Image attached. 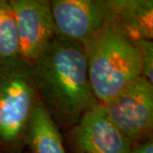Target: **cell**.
Masks as SVG:
<instances>
[{
    "mask_svg": "<svg viewBox=\"0 0 153 153\" xmlns=\"http://www.w3.org/2000/svg\"><path fill=\"white\" fill-rule=\"evenodd\" d=\"M31 68L39 100L60 130L70 129L100 104L80 43L55 37Z\"/></svg>",
    "mask_w": 153,
    "mask_h": 153,
    "instance_id": "obj_1",
    "label": "cell"
},
{
    "mask_svg": "<svg viewBox=\"0 0 153 153\" xmlns=\"http://www.w3.org/2000/svg\"><path fill=\"white\" fill-rule=\"evenodd\" d=\"M88 74L100 104H106L141 76L140 55L133 40L110 14L103 26L82 44Z\"/></svg>",
    "mask_w": 153,
    "mask_h": 153,
    "instance_id": "obj_2",
    "label": "cell"
},
{
    "mask_svg": "<svg viewBox=\"0 0 153 153\" xmlns=\"http://www.w3.org/2000/svg\"><path fill=\"white\" fill-rule=\"evenodd\" d=\"M38 100L31 66L19 57L0 60V153H22Z\"/></svg>",
    "mask_w": 153,
    "mask_h": 153,
    "instance_id": "obj_3",
    "label": "cell"
},
{
    "mask_svg": "<svg viewBox=\"0 0 153 153\" xmlns=\"http://www.w3.org/2000/svg\"><path fill=\"white\" fill-rule=\"evenodd\" d=\"M102 105L110 121L132 144L152 138L153 84L144 76Z\"/></svg>",
    "mask_w": 153,
    "mask_h": 153,
    "instance_id": "obj_4",
    "label": "cell"
},
{
    "mask_svg": "<svg viewBox=\"0 0 153 153\" xmlns=\"http://www.w3.org/2000/svg\"><path fill=\"white\" fill-rule=\"evenodd\" d=\"M19 38V58L32 66L56 37L49 0H10Z\"/></svg>",
    "mask_w": 153,
    "mask_h": 153,
    "instance_id": "obj_5",
    "label": "cell"
},
{
    "mask_svg": "<svg viewBox=\"0 0 153 153\" xmlns=\"http://www.w3.org/2000/svg\"><path fill=\"white\" fill-rule=\"evenodd\" d=\"M66 138L70 153H128L132 146L110 121L101 104L68 129Z\"/></svg>",
    "mask_w": 153,
    "mask_h": 153,
    "instance_id": "obj_6",
    "label": "cell"
},
{
    "mask_svg": "<svg viewBox=\"0 0 153 153\" xmlns=\"http://www.w3.org/2000/svg\"><path fill=\"white\" fill-rule=\"evenodd\" d=\"M56 37L82 44L103 26L110 0H51Z\"/></svg>",
    "mask_w": 153,
    "mask_h": 153,
    "instance_id": "obj_7",
    "label": "cell"
},
{
    "mask_svg": "<svg viewBox=\"0 0 153 153\" xmlns=\"http://www.w3.org/2000/svg\"><path fill=\"white\" fill-rule=\"evenodd\" d=\"M110 2L111 16L133 40H152V0H110Z\"/></svg>",
    "mask_w": 153,
    "mask_h": 153,
    "instance_id": "obj_8",
    "label": "cell"
},
{
    "mask_svg": "<svg viewBox=\"0 0 153 153\" xmlns=\"http://www.w3.org/2000/svg\"><path fill=\"white\" fill-rule=\"evenodd\" d=\"M31 153H67L60 129L38 100L25 136Z\"/></svg>",
    "mask_w": 153,
    "mask_h": 153,
    "instance_id": "obj_9",
    "label": "cell"
},
{
    "mask_svg": "<svg viewBox=\"0 0 153 153\" xmlns=\"http://www.w3.org/2000/svg\"><path fill=\"white\" fill-rule=\"evenodd\" d=\"M19 57V38L10 0H0V60Z\"/></svg>",
    "mask_w": 153,
    "mask_h": 153,
    "instance_id": "obj_10",
    "label": "cell"
},
{
    "mask_svg": "<svg viewBox=\"0 0 153 153\" xmlns=\"http://www.w3.org/2000/svg\"><path fill=\"white\" fill-rule=\"evenodd\" d=\"M140 55L141 76L153 84V42L148 39L135 40Z\"/></svg>",
    "mask_w": 153,
    "mask_h": 153,
    "instance_id": "obj_11",
    "label": "cell"
},
{
    "mask_svg": "<svg viewBox=\"0 0 153 153\" xmlns=\"http://www.w3.org/2000/svg\"><path fill=\"white\" fill-rule=\"evenodd\" d=\"M128 153H153L152 138H150L141 142L132 144Z\"/></svg>",
    "mask_w": 153,
    "mask_h": 153,
    "instance_id": "obj_12",
    "label": "cell"
}]
</instances>
